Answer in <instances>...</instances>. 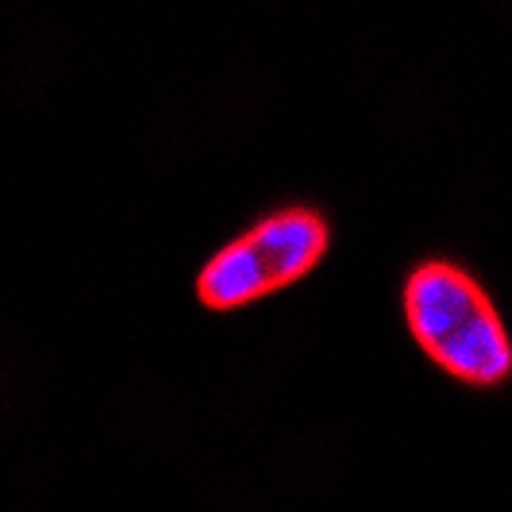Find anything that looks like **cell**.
Segmentation results:
<instances>
[{
	"instance_id": "cell-1",
	"label": "cell",
	"mask_w": 512,
	"mask_h": 512,
	"mask_svg": "<svg viewBox=\"0 0 512 512\" xmlns=\"http://www.w3.org/2000/svg\"><path fill=\"white\" fill-rule=\"evenodd\" d=\"M405 324L420 351L466 385H501L512 343L486 289L455 262H424L405 282Z\"/></svg>"
},
{
	"instance_id": "cell-2",
	"label": "cell",
	"mask_w": 512,
	"mask_h": 512,
	"mask_svg": "<svg viewBox=\"0 0 512 512\" xmlns=\"http://www.w3.org/2000/svg\"><path fill=\"white\" fill-rule=\"evenodd\" d=\"M332 231L312 208H285L231 239L197 274V297L216 312L255 305L301 282L328 251Z\"/></svg>"
}]
</instances>
